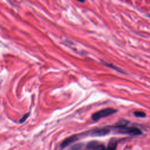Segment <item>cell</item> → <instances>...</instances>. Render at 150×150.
I'll return each instance as SVG.
<instances>
[{"label":"cell","mask_w":150,"mask_h":150,"mask_svg":"<svg viewBox=\"0 0 150 150\" xmlns=\"http://www.w3.org/2000/svg\"><path fill=\"white\" fill-rule=\"evenodd\" d=\"M128 121L126 120H121L118 122L114 127L115 131L120 134H130L132 135H137L141 134V131L134 127H128L127 125Z\"/></svg>","instance_id":"6da1fadb"},{"label":"cell","mask_w":150,"mask_h":150,"mask_svg":"<svg viewBox=\"0 0 150 150\" xmlns=\"http://www.w3.org/2000/svg\"><path fill=\"white\" fill-rule=\"evenodd\" d=\"M117 110L112 108H104L94 113L91 116V118L93 121H97L102 118H104L115 114L117 112Z\"/></svg>","instance_id":"7a4b0ae2"},{"label":"cell","mask_w":150,"mask_h":150,"mask_svg":"<svg viewBox=\"0 0 150 150\" xmlns=\"http://www.w3.org/2000/svg\"><path fill=\"white\" fill-rule=\"evenodd\" d=\"M83 135V134H76V135H71L68 138H67L66 139H65L62 143L60 145V147L61 148H64L66 146H67L68 145H70L71 144L74 142L75 141H76L77 139H79V138L80 137H82Z\"/></svg>","instance_id":"3957f363"},{"label":"cell","mask_w":150,"mask_h":150,"mask_svg":"<svg viewBox=\"0 0 150 150\" xmlns=\"http://www.w3.org/2000/svg\"><path fill=\"white\" fill-rule=\"evenodd\" d=\"M110 132V128L108 127L101 128L99 129H96L93 130L91 132V135L94 137H101V136H104L107 134H108Z\"/></svg>","instance_id":"277c9868"},{"label":"cell","mask_w":150,"mask_h":150,"mask_svg":"<svg viewBox=\"0 0 150 150\" xmlns=\"http://www.w3.org/2000/svg\"><path fill=\"white\" fill-rule=\"evenodd\" d=\"M117 145V140L114 138L111 139L108 143L107 150H116Z\"/></svg>","instance_id":"5b68a950"},{"label":"cell","mask_w":150,"mask_h":150,"mask_svg":"<svg viewBox=\"0 0 150 150\" xmlns=\"http://www.w3.org/2000/svg\"><path fill=\"white\" fill-rule=\"evenodd\" d=\"M91 150H107V149L104 145L100 144L98 142L97 145Z\"/></svg>","instance_id":"8992f818"},{"label":"cell","mask_w":150,"mask_h":150,"mask_svg":"<svg viewBox=\"0 0 150 150\" xmlns=\"http://www.w3.org/2000/svg\"><path fill=\"white\" fill-rule=\"evenodd\" d=\"M134 115L137 117H145L146 116V114L142 111H135Z\"/></svg>","instance_id":"52a82bcc"},{"label":"cell","mask_w":150,"mask_h":150,"mask_svg":"<svg viewBox=\"0 0 150 150\" xmlns=\"http://www.w3.org/2000/svg\"><path fill=\"white\" fill-rule=\"evenodd\" d=\"M104 64L105 66H108V67H110V68H111V69H113L115 70L116 71H120V72H121V73H124V72H123V71H122V70H121L120 69H119V68H118V67H117L114 66V65H112V64H110L105 63H104Z\"/></svg>","instance_id":"ba28073f"},{"label":"cell","mask_w":150,"mask_h":150,"mask_svg":"<svg viewBox=\"0 0 150 150\" xmlns=\"http://www.w3.org/2000/svg\"><path fill=\"white\" fill-rule=\"evenodd\" d=\"M29 113H28V114H25L22 118V119L20 120V122L21 123H22V122H23L26 119H27V118L28 117V116H29Z\"/></svg>","instance_id":"9c48e42d"},{"label":"cell","mask_w":150,"mask_h":150,"mask_svg":"<svg viewBox=\"0 0 150 150\" xmlns=\"http://www.w3.org/2000/svg\"><path fill=\"white\" fill-rule=\"evenodd\" d=\"M149 16V18H150V15H149V16Z\"/></svg>","instance_id":"30bf717a"}]
</instances>
